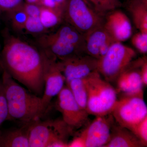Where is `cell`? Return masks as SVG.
Returning a JSON list of instances; mask_svg holds the SVG:
<instances>
[{
	"instance_id": "1",
	"label": "cell",
	"mask_w": 147,
	"mask_h": 147,
	"mask_svg": "<svg viewBox=\"0 0 147 147\" xmlns=\"http://www.w3.org/2000/svg\"><path fill=\"white\" fill-rule=\"evenodd\" d=\"M46 55L14 36L5 40L1 54L3 69L30 92L42 96Z\"/></svg>"
},
{
	"instance_id": "2",
	"label": "cell",
	"mask_w": 147,
	"mask_h": 147,
	"mask_svg": "<svg viewBox=\"0 0 147 147\" xmlns=\"http://www.w3.org/2000/svg\"><path fill=\"white\" fill-rule=\"evenodd\" d=\"M1 83L8 108V120L19 121L26 125L43 115L46 111L41 97L21 86L3 69Z\"/></svg>"
},
{
	"instance_id": "3",
	"label": "cell",
	"mask_w": 147,
	"mask_h": 147,
	"mask_svg": "<svg viewBox=\"0 0 147 147\" xmlns=\"http://www.w3.org/2000/svg\"><path fill=\"white\" fill-rule=\"evenodd\" d=\"M29 147H68L74 131L62 119H40L26 125Z\"/></svg>"
},
{
	"instance_id": "4",
	"label": "cell",
	"mask_w": 147,
	"mask_h": 147,
	"mask_svg": "<svg viewBox=\"0 0 147 147\" xmlns=\"http://www.w3.org/2000/svg\"><path fill=\"white\" fill-rule=\"evenodd\" d=\"M87 92V111L96 117L111 114L117 100V91L97 70L84 78Z\"/></svg>"
},
{
	"instance_id": "5",
	"label": "cell",
	"mask_w": 147,
	"mask_h": 147,
	"mask_svg": "<svg viewBox=\"0 0 147 147\" xmlns=\"http://www.w3.org/2000/svg\"><path fill=\"white\" fill-rule=\"evenodd\" d=\"M105 16L98 13L85 0H67L63 20L86 37L103 26Z\"/></svg>"
},
{
	"instance_id": "6",
	"label": "cell",
	"mask_w": 147,
	"mask_h": 147,
	"mask_svg": "<svg viewBox=\"0 0 147 147\" xmlns=\"http://www.w3.org/2000/svg\"><path fill=\"white\" fill-rule=\"evenodd\" d=\"M136 55L135 50L131 47L121 42H115L105 55L98 60L97 70L107 82H115Z\"/></svg>"
},
{
	"instance_id": "7",
	"label": "cell",
	"mask_w": 147,
	"mask_h": 147,
	"mask_svg": "<svg viewBox=\"0 0 147 147\" xmlns=\"http://www.w3.org/2000/svg\"><path fill=\"white\" fill-rule=\"evenodd\" d=\"M111 114L119 125L130 129L147 117L144 95H123L118 100Z\"/></svg>"
},
{
	"instance_id": "8",
	"label": "cell",
	"mask_w": 147,
	"mask_h": 147,
	"mask_svg": "<svg viewBox=\"0 0 147 147\" xmlns=\"http://www.w3.org/2000/svg\"><path fill=\"white\" fill-rule=\"evenodd\" d=\"M56 107L64 121L74 130L82 127L88 120V113L79 106L67 85L57 95Z\"/></svg>"
},
{
	"instance_id": "9",
	"label": "cell",
	"mask_w": 147,
	"mask_h": 147,
	"mask_svg": "<svg viewBox=\"0 0 147 147\" xmlns=\"http://www.w3.org/2000/svg\"><path fill=\"white\" fill-rule=\"evenodd\" d=\"M46 55V54H45ZM46 55L44 74V90L41 96L42 105L46 111L51 100L57 96L63 88L65 79L56 58Z\"/></svg>"
},
{
	"instance_id": "10",
	"label": "cell",
	"mask_w": 147,
	"mask_h": 147,
	"mask_svg": "<svg viewBox=\"0 0 147 147\" xmlns=\"http://www.w3.org/2000/svg\"><path fill=\"white\" fill-rule=\"evenodd\" d=\"M115 121L112 114L96 117L79 135L86 147H105L110 140Z\"/></svg>"
},
{
	"instance_id": "11",
	"label": "cell",
	"mask_w": 147,
	"mask_h": 147,
	"mask_svg": "<svg viewBox=\"0 0 147 147\" xmlns=\"http://www.w3.org/2000/svg\"><path fill=\"white\" fill-rule=\"evenodd\" d=\"M65 83L83 79L97 70L98 59L86 54L76 55L58 61Z\"/></svg>"
},
{
	"instance_id": "12",
	"label": "cell",
	"mask_w": 147,
	"mask_h": 147,
	"mask_svg": "<svg viewBox=\"0 0 147 147\" xmlns=\"http://www.w3.org/2000/svg\"><path fill=\"white\" fill-rule=\"evenodd\" d=\"M142 58L132 62L117 79V90L125 96L144 95L140 72Z\"/></svg>"
},
{
	"instance_id": "13",
	"label": "cell",
	"mask_w": 147,
	"mask_h": 147,
	"mask_svg": "<svg viewBox=\"0 0 147 147\" xmlns=\"http://www.w3.org/2000/svg\"><path fill=\"white\" fill-rule=\"evenodd\" d=\"M103 27L117 42L126 41L132 36V26L129 18L117 9L105 15Z\"/></svg>"
},
{
	"instance_id": "14",
	"label": "cell",
	"mask_w": 147,
	"mask_h": 147,
	"mask_svg": "<svg viewBox=\"0 0 147 147\" xmlns=\"http://www.w3.org/2000/svg\"><path fill=\"white\" fill-rule=\"evenodd\" d=\"M38 42L46 55L59 60L75 55L84 54L54 32L42 36L38 40Z\"/></svg>"
},
{
	"instance_id": "15",
	"label": "cell",
	"mask_w": 147,
	"mask_h": 147,
	"mask_svg": "<svg viewBox=\"0 0 147 147\" xmlns=\"http://www.w3.org/2000/svg\"><path fill=\"white\" fill-rule=\"evenodd\" d=\"M85 39L86 54L98 60L105 55L113 43L117 42L103 25L90 33Z\"/></svg>"
},
{
	"instance_id": "16",
	"label": "cell",
	"mask_w": 147,
	"mask_h": 147,
	"mask_svg": "<svg viewBox=\"0 0 147 147\" xmlns=\"http://www.w3.org/2000/svg\"><path fill=\"white\" fill-rule=\"evenodd\" d=\"M142 142L131 131L114 123L111 129V137L104 147H143Z\"/></svg>"
},
{
	"instance_id": "17",
	"label": "cell",
	"mask_w": 147,
	"mask_h": 147,
	"mask_svg": "<svg viewBox=\"0 0 147 147\" xmlns=\"http://www.w3.org/2000/svg\"><path fill=\"white\" fill-rule=\"evenodd\" d=\"M0 147H29L26 125L0 130Z\"/></svg>"
},
{
	"instance_id": "18",
	"label": "cell",
	"mask_w": 147,
	"mask_h": 147,
	"mask_svg": "<svg viewBox=\"0 0 147 147\" xmlns=\"http://www.w3.org/2000/svg\"><path fill=\"white\" fill-rule=\"evenodd\" d=\"M127 7L139 31L147 33V0H129Z\"/></svg>"
},
{
	"instance_id": "19",
	"label": "cell",
	"mask_w": 147,
	"mask_h": 147,
	"mask_svg": "<svg viewBox=\"0 0 147 147\" xmlns=\"http://www.w3.org/2000/svg\"><path fill=\"white\" fill-rule=\"evenodd\" d=\"M54 33L82 53L86 54L85 37L71 25L65 23Z\"/></svg>"
},
{
	"instance_id": "20",
	"label": "cell",
	"mask_w": 147,
	"mask_h": 147,
	"mask_svg": "<svg viewBox=\"0 0 147 147\" xmlns=\"http://www.w3.org/2000/svg\"><path fill=\"white\" fill-rule=\"evenodd\" d=\"M66 85L79 106L87 111L88 92L84 78L74 79Z\"/></svg>"
},
{
	"instance_id": "21",
	"label": "cell",
	"mask_w": 147,
	"mask_h": 147,
	"mask_svg": "<svg viewBox=\"0 0 147 147\" xmlns=\"http://www.w3.org/2000/svg\"><path fill=\"white\" fill-rule=\"evenodd\" d=\"M63 13L62 11L41 6L40 19L46 30L60 24L63 21Z\"/></svg>"
},
{
	"instance_id": "22",
	"label": "cell",
	"mask_w": 147,
	"mask_h": 147,
	"mask_svg": "<svg viewBox=\"0 0 147 147\" xmlns=\"http://www.w3.org/2000/svg\"><path fill=\"white\" fill-rule=\"evenodd\" d=\"M95 10L103 16L121 6L120 0H85Z\"/></svg>"
},
{
	"instance_id": "23",
	"label": "cell",
	"mask_w": 147,
	"mask_h": 147,
	"mask_svg": "<svg viewBox=\"0 0 147 147\" xmlns=\"http://www.w3.org/2000/svg\"><path fill=\"white\" fill-rule=\"evenodd\" d=\"M23 3L10 11L11 24L13 28L18 30L25 28L28 15L23 7Z\"/></svg>"
},
{
	"instance_id": "24",
	"label": "cell",
	"mask_w": 147,
	"mask_h": 147,
	"mask_svg": "<svg viewBox=\"0 0 147 147\" xmlns=\"http://www.w3.org/2000/svg\"><path fill=\"white\" fill-rule=\"evenodd\" d=\"M142 142L144 147L147 146V117L129 129Z\"/></svg>"
},
{
	"instance_id": "25",
	"label": "cell",
	"mask_w": 147,
	"mask_h": 147,
	"mask_svg": "<svg viewBox=\"0 0 147 147\" xmlns=\"http://www.w3.org/2000/svg\"><path fill=\"white\" fill-rule=\"evenodd\" d=\"M131 42L140 53L147 54V33L139 31L131 37Z\"/></svg>"
},
{
	"instance_id": "26",
	"label": "cell",
	"mask_w": 147,
	"mask_h": 147,
	"mask_svg": "<svg viewBox=\"0 0 147 147\" xmlns=\"http://www.w3.org/2000/svg\"><path fill=\"white\" fill-rule=\"evenodd\" d=\"M24 29L32 34L40 33L46 30L42 26L39 16H28Z\"/></svg>"
},
{
	"instance_id": "27",
	"label": "cell",
	"mask_w": 147,
	"mask_h": 147,
	"mask_svg": "<svg viewBox=\"0 0 147 147\" xmlns=\"http://www.w3.org/2000/svg\"><path fill=\"white\" fill-rule=\"evenodd\" d=\"M8 110L1 82H0V126L3 123L8 120Z\"/></svg>"
},
{
	"instance_id": "28",
	"label": "cell",
	"mask_w": 147,
	"mask_h": 147,
	"mask_svg": "<svg viewBox=\"0 0 147 147\" xmlns=\"http://www.w3.org/2000/svg\"><path fill=\"white\" fill-rule=\"evenodd\" d=\"M67 0H42L40 6L63 12Z\"/></svg>"
},
{
	"instance_id": "29",
	"label": "cell",
	"mask_w": 147,
	"mask_h": 147,
	"mask_svg": "<svg viewBox=\"0 0 147 147\" xmlns=\"http://www.w3.org/2000/svg\"><path fill=\"white\" fill-rule=\"evenodd\" d=\"M24 0H0V9L10 12L23 3Z\"/></svg>"
},
{
	"instance_id": "30",
	"label": "cell",
	"mask_w": 147,
	"mask_h": 147,
	"mask_svg": "<svg viewBox=\"0 0 147 147\" xmlns=\"http://www.w3.org/2000/svg\"><path fill=\"white\" fill-rule=\"evenodd\" d=\"M23 5L28 16H39L41 6L27 3H23Z\"/></svg>"
},
{
	"instance_id": "31",
	"label": "cell",
	"mask_w": 147,
	"mask_h": 147,
	"mask_svg": "<svg viewBox=\"0 0 147 147\" xmlns=\"http://www.w3.org/2000/svg\"><path fill=\"white\" fill-rule=\"evenodd\" d=\"M140 72L142 82L144 86H147V57L142 58L140 67Z\"/></svg>"
},
{
	"instance_id": "32",
	"label": "cell",
	"mask_w": 147,
	"mask_h": 147,
	"mask_svg": "<svg viewBox=\"0 0 147 147\" xmlns=\"http://www.w3.org/2000/svg\"><path fill=\"white\" fill-rule=\"evenodd\" d=\"M68 147H86V145L84 140L79 135L68 142Z\"/></svg>"
},
{
	"instance_id": "33",
	"label": "cell",
	"mask_w": 147,
	"mask_h": 147,
	"mask_svg": "<svg viewBox=\"0 0 147 147\" xmlns=\"http://www.w3.org/2000/svg\"><path fill=\"white\" fill-rule=\"evenodd\" d=\"M26 3H28L35 4L40 5L42 0H26Z\"/></svg>"
},
{
	"instance_id": "34",
	"label": "cell",
	"mask_w": 147,
	"mask_h": 147,
	"mask_svg": "<svg viewBox=\"0 0 147 147\" xmlns=\"http://www.w3.org/2000/svg\"></svg>"
}]
</instances>
